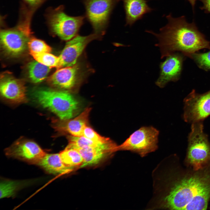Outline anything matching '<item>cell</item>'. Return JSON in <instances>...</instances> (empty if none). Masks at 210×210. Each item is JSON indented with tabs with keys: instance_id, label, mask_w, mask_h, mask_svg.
<instances>
[{
	"instance_id": "1",
	"label": "cell",
	"mask_w": 210,
	"mask_h": 210,
	"mask_svg": "<svg viewBox=\"0 0 210 210\" xmlns=\"http://www.w3.org/2000/svg\"><path fill=\"white\" fill-rule=\"evenodd\" d=\"M158 203L159 208L171 210L207 209L210 198V173L197 172L171 181Z\"/></svg>"
},
{
	"instance_id": "2",
	"label": "cell",
	"mask_w": 210,
	"mask_h": 210,
	"mask_svg": "<svg viewBox=\"0 0 210 210\" xmlns=\"http://www.w3.org/2000/svg\"><path fill=\"white\" fill-rule=\"evenodd\" d=\"M166 18L168 23L160 29L159 33L147 31L157 38L156 45L159 48L161 59L176 51L188 56L202 49H210V42L199 31L194 22H188L184 16L174 18L170 14Z\"/></svg>"
},
{
	"instance_id": "3",
	"label": "cell",
	"mask_w": 210,
	"mask_h": 210,
	"mask_svg": "<svg viewBox=\"0 0 210 210\" xmlns=\"http://www.w3.org/2000/svg\"><path fill=\"white\" fill-rule=\"evenodd\" d=\"M34 96L43 107L56 114L60 119H71L80 111L79 100L66 90L39 89L34 91Z\"/></svg>"
},
{
	"instance_id": "4",
	"label": "cell",
	"mask_w": 210,
	"mask_h": 210,
	"mask_svg": "<svg viewBox=\"0 0 210 210\" xmlns=\"http://www.w3.org/2000/svg\"><path fill=\"white\" fill-rule=\"evenodd\" d=\"M32 16L29 13H21L15 26L1 30V45L7 55L18 56L27 49L28 41L32 37L31 22Z\"/></svg>"
},
{
	"instance_id": "5",
	"label": "cell",
	"mask_w": 210,
	"mask_h": 210,
	"mask_svg": "<svg viewBox=\"0 0 210 210\" xmlns=\"http://www.w3.org/2000/svg\"><path fill=\"white\" fill-rule=\"evenodd\" d=\"M192 124L186 159L189 165L197 171L203 169L210 160V144L203 131V121Z\"/></svg>"
},
{
	"instance_id": "6",
	"label": "cell",
	"mask_w": 210,
	"mask_h": 210,
	"mask_svg": "<svg viewBox=\"0 0 210 210\" xmlns=\"http://www.w3.org/2000/svg\"><path fill=\"white\" fill-rule=\"evenodd\" d=\"M48 26L51 31L62 39L69 41L76 36L84 24L85 17L71 16L61 5L48 9L46 15Z\"/></svg>"
},
{
	"instance_id": "7",
	"label": "cell",
	"mask_w": 210,
	"mask_h": 210,
	"mask_svg": "<svg viewBox=\"0 0 210 210\" xmlns=\"http://www.w3.org/2000/svg\"><path fill=\"white\" fill-rule=\"evenodd\" d=\"M159 134V131L152 126L142 127L118 146V150H129L145 156L157 149Z\"/></svg>"
},
{
	"instance_id": "8",
	"label": "cell",
	"mask_w": 210,
	"mask_h": 210,
	"mask_svg": "<svg viewBox=\"0 0 210 210\" xmlns=\"http://www.w3.org/2000/svg\"><path fill=\"white\" fill-rule=\"evenodd\" d=\"M118 0H83L85 17L94 33L103 35L108 26L110 17Z\"/></svg>"
},
{
	"instance_id": "9",
	"label": "cell",
	"mask_w": 210,
	"mask_h": 210,
	"mask_svg": "<svg viewBox=\"0 0 210 210\" xmlns=\"http://www.w3.org/2000/svg\"><path fill=\"white\" fill-rule=\"evenodd\" d=\"M183 118L186 122L203 121L210 115V90L200 94L193 90L184 100Z\"/></svg>"
},
{
	"instance_id": "10",
	"label": "cell",
	"mask_w": 210,
	"mask_h": 210,
	"mask_svg": "<svg viewBox=\"0 0 210 210\" xmlns=\"http://www.w3.org/2000/svg\"><path fill=\"white\" fill-rule=\"evenodd\" d=\"M5 153L9 157L36 165L46 153L35 142L23 138L7 148Z\"/></svg>"
},
{
	"instance_id": "11",
	"label": "cell",
	"mask_w": 210,
	"mask_h": 210,
	"mask_svg": "<svg viewBox=\"0 0 210 210\" xmlns=\"http://www.w3.org/2000/svg\"><path fill=\"white\" fill-rule=\"evenodd\" d=\"M101 36L94 33L87 36H76L69 40L58 57L57 68L75 65L87 45L92 40L101 38Z\"/></svg>"
},
{
	"instance_id": "12",
	"label": "cell",
	"mask_w": 210,
	"mask_h": 210,
	"mask_svg": "<svg viewBox=\"0 0 210 210\" xmlns=\"http://www.w3.org/2000/svg\"><path fill=\"white\" fill-rule=\"evenodd\" d=\"M90 108H86L74 119H53L52 125L55 130L62 134L76 136H82L85 127L88 125Z\"/></svg>"
},
{
	"instance_id": "13",
	"label": "cell",
	"mask_w": 210,
	"mask_h": 210,
	"mask_svg": "<svg viewBox=\"0 0 210 210\" xmlns=\"http://www.w3.org/2000/svg\"><path fill=\"white\" fill-rule=\"evenodd\" d=\"M118 145L111 140L99 145L76 149L81 155L83 162L80 168L95 165L118 151Z\"/></svg>"
},
{
	"instance_id": "14",
	"label": "cell",
	"mask_w": 210,
	"mask_h": 210,
	"mask_svg": "<svg viewBox=\"0 0 210 210\" xmlns=\"http://www.w3.org/2000/svg\"><path fill=\"white\" fill-rule=\"evenodd\" d=\"M167 57L160 63V75L155 82L160 88H164L169 82L177 81L181 71L183 59L181 55L174 53Z\"/></svg>"
},
{
	"instance_id": "15",
	"label": "cell",
	"mask_w": 210,
	"mask_h": 210,
	"mask_svg": "<svg viewBox=\"0 0 210 210\" xmlns=\"http://www.w3.org/2000/svg\"><path fill=\"white\" fill-rule=\"evenodd\" d=\"M0 89L3 97L10 101L20 103L26 101L25 87L20 80L11 76H3Z\"/></svg>"
},
{
	"instance_id": "16",
	"label": "cell",
	"mask_w": 210,
	"mask_h": 210,
	"mask_svg": "<svg viewBox=\"0 0 210 210\" xmlns=\"http://www.w3.org/2000/svg\"><path fill=\"white\" fill-rule=\"evenodd\" d=\"M79 69L75 65L58 69L49 77L48 82L53 86L64 90H71L78 83Z\"/></svg>"
},
{
	"instance_id": "17",
	"label": "cell",
	"mask_w": 210,
	"mask_h": 210,
	"mask_svg": "<svg viewBox=\"0 0 210 210\" xmlns=\"http://www.w3.org/2000/svg\"><path fill=\"white\" fill-rule=\"evenodd\" d=\"M120 1L123 3L126 25L132 26L145 14L153 10L148 5L146 0H118Z\"/></svg>"
},
{
	"instance_id": "18",
	"label": "cell",
	"mask_w": 210,
	"mask_h": 210,
	"mask_svg": "<svg viewBox=\"0 0 210 210\" xmlns=\"http://www.w3.org/2000/svg\"><path fill=\"white\" fill-rule=\"evenodd\" d=\"M37 165L47 172L55 175L66 174L72 170L64 164L59 153H46Z\"/></svg>"
},
{
	"instance_id": "19",
	"label": "cell",
	"mask_w": 210,
	"mask_h": 210,
	"mask_svg": "<svg viewBox=\"0 0 210 210\" xmlns=\"http://www.w3.org/2000/svg\"><path fill=\"white\" fill-rule=\"evenodd\" d=\"M61 159L65 166L72 169L81 165L83 160L78 151L66 146L59 153Z\"/></svg>"
},
{
	"instance_id": "20",
	"label": "cell",
	"mask_w": 210,
	"mask_h": 210,
	"mask_svg": "<svg viewBox=\"0 0 210 210\" xmlns=\"http://www.w3.org/2000/svg\"><path fill=\"white\" fill-rule=\"evenodd\" d=\"M50 68L36 61H32L28 65L29 77L34 83L41 82L46 78Z\"/></svg>"
},
{
	"instance_id": "21",
	"label": "cell",
	"mask_w": 210,
	"mask_h": 210,
	"mask_svg": "<svg viewBox=\"0 0 210 210\" xmlns=\"http://www.w3.org/2000/svg\"><path fill=\"white\" fill-rule=\"evenodd\" d=\"M23 181L3 179L0 182V198L13 197L17 191L26 186Z\"/></svg>"
},
{
	"instance_id": "22",
	"label": "cell",
	"mask_w": 210,
	"mask_h": 210,
	"mask_svg": "<svg viewBox=\"0 0 210 210\" xmlns=\"http://www.w3.org/2000/svg\"><path fill=\"white\" fill-rule=\"evenodd\" d=\"M68 147L77 149L86 147L96 146L103 143H96L85 137L68 135Z\"/></svg>"
},
{
	"instance_id": "23",
	"label": "cell",
	"mask_w": 210,
	"mask_h": 210,
	"mask_svg": "<svg viewBox=\"0 0 210 210\" xmlns=\"http://www.w3.org/2000/svg\"><path fill=\"white\" fill-rule=\"evenodd\" d=\"M37 61L50 68H57L59 57L48 52L30 54Z\"/></svg>"
},
{
	"instance_id": "24",
	"label": "cell",
	"mask_w": 210,
	"mask_h": 210,
	"mask_svg": "<svg viewBox=\"0 0 210 210\" xmlns=\"http://www.w3.org/2000/svg\"><path fill=\"white\" fill-rule=\"evenodd\" d=\"M28 47L30 54L50 52L52 50L51 48L44 41L33 37L28 41Z\"/></svg>"
},
{
	"instance_id": "25",
	"label": "cell",
	"mask_w": 210,
	"mask_h": 210,
	"mask_svg": "<svg viewBox=\"0 0 210 210\" xmlns=\"http://www.w3.org/2000/svg\"><path fill=\"white\" fill-rule=\"evenodd\" d=\"M188 56L192 59L198 66L205 70H210V51L204 53H193Z\"/></svg>"
},
{
	"instance_id": "26",
	"label": "cell",
	"mask_w": 210,
	"mask_h": 210,
	"mask_svg": "<svg viewBox=\"0 0 210 210\" xmlns=\"http://www.w3.org/2000/svg\"><path fill=\"white\" fill-rule=\"evenodd\" d=\"M82 136L98 143H104L110 141V138L103 136L97 133L92 128L87 125L83 130Z\"/></svg>"
},
{
	"instance_id": "27",
	"label": "cell",
	"mask_w": 210,
	"mask_h": 210,
	"mask_svg": "<svg viewBox=\"0 0 210 210\" xmlns=\"http://www.w3.org/2000/svg\"><path fill=\"white\" fill-rule=\"evenodd\" d=\"M31 8L36 9L47 0H22Z\"/></svg>"
},
{
	"instance_id": "28",
	"label": "cell",
	"mask_w": 210,
	"mask_h": 210,
	"mask_svg": "<svg viewBox=\"0 0 210 210\" xmlns=\"http://www.w3.org/2000/svg\"><path fill=\"white\" fill-rule=\"evenodd\" d=\"M203 3V6L200 9L204 10L205 13H210V0H200Z\"/></svg>"
},
{
	"instance_id": "29",
	"label": "cell",
	"mask_w": 210,
	"mask_h": 210,
	"mask_svg": "<svg viewBox=\"0 0 210 210\" xmlns=\"http://www.w3.org/2000/svg\"><path fill=\"white\" fill-rule=\"evenodd\" d=\"M190 3L191 5L192 6V8L193 10L194 11L195 6V4L196 1L197 0H187Z\"/></svg>"
}]
</instances>
